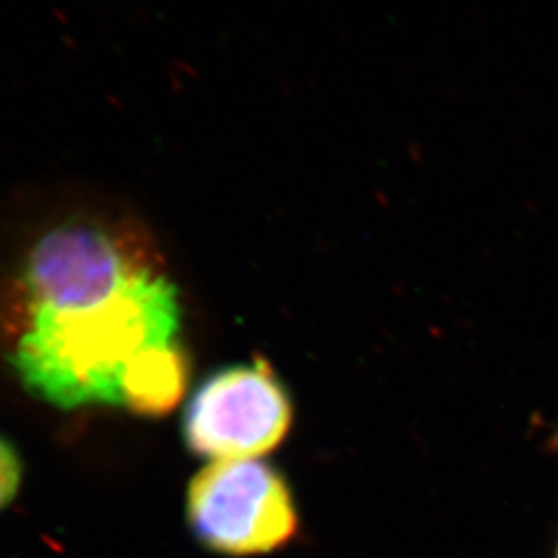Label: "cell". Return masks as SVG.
Returning <instances> with one entry per match:
<instances>
[{"label":"cell","instance_id":"obj_1","mask_svg":"<svg viewBox=\"0 0 558 558\" xmlns=\"http://www.w3.org/2000/svg\"><path fill=\"white\" fill-rule=\"evenodd\" d=\"M26 314L11 365L29 392L65 410L122 404L131 361L180 330L177 287L160 265L106 300Z\"/></svg>","mask_w":558,"mask_h":558},{"label":"cell","instance_id":"obj_2","mask_svg":"<svg viewBox=\"0 0 558 558\" xmlns=\"http://www.w3.org/2000/svg\"><path fill=\"white\" fill-rule=\"evenodd\" d=\"M194 538L213 554L259 557L283 549L300 530L294 495L264 461H215L194 475L185 502Z\"/></svg>","mask_w":558,"mask_h":558},{"label":"cell","instance_id":"obj_3","mask_svg":"<svg viewBox=\"0 0 558 558\" xmlns=\"http://www.w3.org/2000/svg\"><path fill=\"white\" fill-rule=\"evenodd\" d=\"M292 401L265 361L207 377L189 401L183 439L215 461L256 459L276 450L292 426Z\"/></svg>","mask_w":558,"mask_h":558},{"label":"cell","instance_id":"obj_4","mask_svg":"<svg viewBox=\"0 0 558 558\" xmlns=\"http://www.w3.org/2000/svg\"><path fill=\"white\" fill-rule=\"evenodd\" d=\"M189 357L177 341L156 344L131 361L122 379V404L160 417L177 409L189 385Z\"/></svg>","mask_w":558,"mask_h":558},{"label":"cell","instance_id":"obj_5","mask_svg":"<svg viewBox=\"0 0 558 558\" xmlns=\"http://www.w3.org/2000/svg\"><path fill=\"white\" fill-rule=\"evenodd\" d=\"M22 483V461L15 446L0 435V511L15 499Z\"/></svg>","mask_w":558,"mask_h":558},{"label":"cell","instance_id":"obj_6","mask_svg":"<svg viewBox=\"0 0 558 558\" xmlns=\"http://www.w3.org/2000/svg\"><path fill=\"white\" fill-rule=\"evenodd\" d=\"M554 446H555V448H557V451H558V429H557V434H555V437H554Z\"/></svg>","mask_w":558,"mask_h":558},{"label":"cell","instance_id":"obj_7","mask_svg":"<svg viewBox=\"0 0 558 558\" xmlns=\"http://www.w3.org/2000/svg\"><path fill=\"white\" fill-rule=\"evenodd\" d=\"M557 558H558V551H557Z\"/></svg>","mask_w":558,"mask_h":558}]
</instances>
